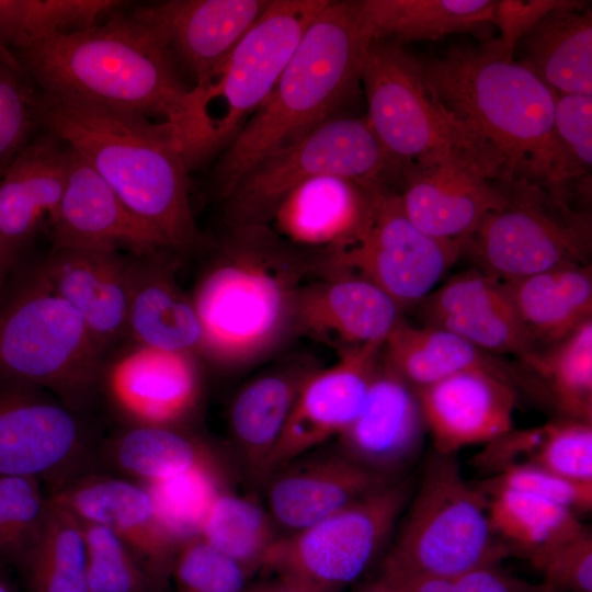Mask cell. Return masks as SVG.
Segmentation results:
<instances>
[{
    "instance_id": "obj_36",
    "label": "cell",
    "mask_w": 592,
    "mask_h": 592,
    "mask_svg": "<svg viewBox=\"0 0 592 592\" xmlns=\"http://www.w3.org/2000/svg\"><path fill=\"white\" fill-rule=\"evenodd\" d=\"M487 497L488 520L494 535L533 566L550 550L581 533L572 511L540 497L500 487H478Z\"/></svg>"
},
{
    "instance_id": "obj_35",
    "label": "cell",
    "mask_w": 592,
    "mask_h": 592,
    "mask_svg": "<svg viewBox=\"0 0 592 592\" xmlns=\"http://www.w3.org/2000/svg\"><path fill=\"white\" fill-rule=\"evenodd\" d=\"M372 39L398 46L436 41L451 34H485L494 0H363Z\"/></svg>"
},
{
    "instance_id": "obj_2",
    "label": "cell",
    "mask_w": 592,
    "mask_h": 592,
    "mask_svg": "<svg viewBox=\"0 0 592 592\" xmlns=\"http://www.w3.org/2000/svg\"><path fill=\"white\" fill-rule=\"evenodd\" d=\"M11 53L41 93L161 117L179 140L187 124L191 89L160 34L133 10Z\"/></svg>"
},
{
    "instance_id": "obj_19",
    "label": "cell",
    "mask_w": 592,
    "mask_h": 592,
    "mask_svg": "<svg viewBox=\"0 0 592 592\" xmlns=\"http://www.w3.org/2000/svg\"><path fill=\"white\" fill-rule=\"evenodd\" d=\"M67 158L66 187L50 223L52 248L124 250L137 257L171 250L69 146Z\"/></svg>"
},
{
    "instance_id": "obj_4",
    "label": "cell",
    "mask_w": 592,
    "mask_h": 592,
    "mask_svg": "<svg viewBox=\"0 0 592 592\" xmlns=\"http://www.w3.org/2000/svg\"><path fill=\"white\" fill-rule=\"evenodd\" d=\"M372 35L360 1H328L306 29L274 88L213 170L223 201L264 157L314 132L352 95Z\"/></svg>"
},
{
    "instance_id": "obj_49",
    "label": "cell",
    "mask_w": 592,
    "mask_h": 592,
    "mask_svg": "<svg viewBox=\"0 0 592 592\" xmlns=\"http://www.w3.org/2000/svg\"><path fill=\"white\" fill-rule=\"evenodd\" d=\"M570 0H494L492 24L501 32V43L510 56H514L517 42L543 18L555 9L567 5Z\"/></svg>"
},
{
    "instance_id": "obj_18",
    "label": "cell",
    "mask_w": 592,
    "mask_h": 592,
    "mask_svg": "<svg viewBox=\"0 0 592 592\" xmlns=\"http://www.w3.org/2000/svg\"><path fill=\"white\" fill-rule=\"evenodd\" d=\"M402 310L371 281L343 270H326L299 289L292 334L337 350L382 348Z\"/></svg>"
},
{
    "instance_id": "obj_42",
    "label": "cell",
    "mask_w": 592,
    "mask_h": 592,
    "mask_svg": "<svg viewBox=\"0 0 592 592\" xmlns=\"http://www.w3.org/2000/svg\"><path fill=\"white\" fill-rule=\"evenodd\" d=\"M41 92L10 49L0 46V171L43 130Z\"/></svg>"
},
{
    "instance_id": "obj_53",
    "label": "cell",
    "mask_w": 592,
    "mask_h": 592,
    "mask_svg": "<svg viewBox=\"0 0 592 592\" xmlns=\"http://www.w3.org/2000/svg\"><path fill=\"white\" fill-rule=\"evenodd\" d=\"M257 592H306V591L297 587H294L292 584H288L286 582H283V584L280 585L278 588L265 589V590L257 591Z\"/></svg>"
},
{
    "instance_id": "obj_3",
    "label": "cell",
    "mask_w": 592,
    "mask_h": 592,
    "mask_svg": "<svg viewBox=\"0 0 592 592\" xmlns=\"http://www.w3.org/2000/svg\"><path fill=\"white\" fill-rule=\"evenodd\" d=\"M43 129L76 150L124 204L179 253L203 243L191 210L189 168L167 122L41 93Z\"/></svg>"
},
{
    "instance_id": "obj_48",
    "label": "cell",
    "mask_w": 592,
    "mask_h": 592,
    "mask_svg": "<svg viewBox=\"0 0 592 592\" xmlns=\"http://www.w3.org/2000/svg\"><path fill=\"white\" fill-rule=\"evenodd\" d=\"M534 567L544 583L557 592H592V535L585 527L573 538L550 550Z\"/></svg>"
},
{
    "instance_id": "obj_7",
    "label": "cell",
    "mask_w": 592,
    "mask_h": 592,
    "mask_svg": "<svg viewBox=\"0 0 592 592\" xmlns=\"http://www.w3.org/2000/svg\"><path fill=\"white\" fill-rule=\"evenodd\" d=\"M360 81L367 121L389 157L402 166H428L458 159L490 180L504 177V160L437 96L415 56L401 46L372 39Z\"/></svg>"
},
{
    "instance_id": "obj_26",
    "label": "cell",
    "mask_w": 592,
    "mask_h": 592,
    "mask_svg": "<svg viewBox=\"0 0 592 592\" xmlns=\"http://www.w3.org/2000/svg\"><path fill=\"white\" fill-rule=\"evenodd\" d=\"M426 430L415 390L379 360L343 453L390 478L419 454Z\"/></svg>"
},
{
    "instance_id": "obj_43",
    "label": "cell",
    "mask_w": 592,
    "mask_h": 592,
    "mask_svg": "<svg viewBox=\"0 0 592 592\" xmlns=\"http://www.w3.org/2000/svg\"><path fill=\"white\" fill-rule=\"evenodd\" d=\"M79 522L87 548L88 592H163L119 537L104 526Z\"/></svg>"
},
{
    "instance_id": "obj_21",
    "label": "cell",
    "mask_w": 592,
    "mask_h": 592,
    "mask_svg": "<svg viewBox=\"0 0 592 592\" xmlns=\"http://www.w3.org/2000/svg\"><path fill=\"white\" fill-rule=\"evenodd\" d=\"M271 0H171L133 9L167 44L180 72L203 86Z\"/></svg>"
},
{
    "instance_id": "obj_6",
    "label": "cell",
    "mask_w": 592,
    "mask_h": 592,
    "mask_svg": "<svg viewBox=\"0 0 592 592\" xmlns=\"http://www.w3.org/2000/svg\"><path fill=\"white\" fill-rule=\"evenodd\" d=\"M107 354L80 314L24 254L0 288V375L43 388L89 412L100 398Z\"/></svg>"
},
{
    "instance_id": "obj_11",
    "label": "cell",
    "mask_w": 592,
    "mask_h": 592,
    "mask_svg": "<svg viewBox=\"0 0 592 592\" xmlns=\"http://www.w3.org/2000/svg\"><path fill=\"white\" fill-rule=\"evenodd\" d=\"M503 205L462 246L475 269L502 282L565 264H589L591 219L524 179L494 180Z\"/></svg>"
},
{
    "instance_id": "obj_10",
    "label": "cell",
    "mask_w": 592,
    "mask_h": 592,
    "mask_svg": "<svg viewBox=\"0 0 592 592\" xmlns=\"http://www.w3.org/2000/svg\"><path fill=\"white\" fill-rule=\"evenodd\" d=\"M400 169L366 116H333L250 168L223 200L225 220L229 228L269 225L286 195L307 180L338 175L365 185H389L399 180Z\"/></svg>"
},
{
    "instance_id": "obj_32",
    "label": "cell",
    "mask_w": 592,
    "mask_h": 592,
    "mask_svg": "<svg viewBox=\"0 0 592 592\" xmlns=\"http://www.w3.org/2000/svg\"><path fill=\"white\" fill-rule=\"evenodd\" d=\"M503 284L538 352L592 319L591 263L565 264Z\"/></svg>"
},
{
    "instance_id": "obj_54",
    "label": "cell",
    "mask_w": 592,
    "mask_h": 592,
    "mask_svg": "<svg viewBox=\"0 0 592 592\" xmlns=\"http://www.w3.org/2000/svg\"><path fill=\"white\" fill-rule=\"evenodd\" d=\"M0 592H16L10 580L0 571Z\"/></svg>"
},
{
    "instance_id": "obj_50",
    "label": "cell",
    "mask_w": 592,
    "mask_h": 592,
    "mask_svg": "<svg viewBox=\"0 0 592 592\" xmlns=\"http://www.w3.org/2000/svg\"><path fill=\"white\" fill-rule=\"evenodd\" d=\"M544 436V425L527 430L509 431L490 441L474 457V465L494 475L516 465L530 464Z\"/></svg>"
},
{
    "instance_id": "obj_17",
    "label": "cell",
    "mask_w": 592,
    "mask_h": 592,
    "mask_svg": "<svg viewBox=\"0 0 592 592\" xmlns=\"http://www.w3.org/2000/svg\"><path fill=\"white\" fill-rule=\"evenodd\" d=\"M380 349L344 351L334 365L310 373L265 464L263 477L346 431L363 407Z\"/></svg>"
},
{
    "instance_id": "obj_31",
    "label": "cell",
    "mask_w": 592,
    "mask_h": 592,
    "mask_svg": "<svg viewBox=\"0 0 592 592\" xmlns=\"http://www.w3.org/2000/svg\"><path fill=\"white\" fill-rule=\"evenodd\" d=\"M521 64L557 95H592V11L570 0L543 18L515 45Z\"/></svg>"
},
{
    "instance_id": "obj_56",
    "label": "cell",
    "mask_w": 592,
    "mask_h": 592,
    "mask_svg": "<svg viewBox=\"0 0 592 592\" xmlns=\"http://www.w3.org/2000/svg\"><path fill=\"white\" fill-rule=\"evenodd\" d=\"M364 592H395L392 589H390L387 584H385L383 581H378L376 584L369 587Z\"/></svg>"
},
{
    "instance_id": "obj_27",
    "label": "cell",
    "mask_w": 592,
    "mask_h": 592,
    "mask_svg": "<svg viewBox=\"0 0 592 592\" xmlns=\"http://www.w3.org/2000/svg\"><path fill=\"white\" fill-rule=\"evenodd\" d=\"M67 146L48 130L37 134L0 180V263L13 265L43 218L54 220L67 182Z\"/></svg>"
},
{
    "instance_id": "obj_24",
    "label": "cell",
    "mask_w": 592,
    "mask_h": 592,
    "mask_svg": "<svg viewBox=\"0 0 592 592\" xmlns=\"http://www.w3.org/2000/svg\"><path fill=\"white\" fill-rule=\"evenodd\" d=\"M39 265L53 291L80 314L106 354L128 338V253L50 248Z\"/></svg>"
},
{
    "instance_id": "obj_34",
    "label": "cell",
    "mask_w": 592,
    "mask_h": 592,
    "mask_svg": "<svg viewBox=\"0 0 592 592\" xmlns=\"http://www.w3.org/2000/svg\"><path fill=\"white\" fill-rule=\"evenodd\" d=\"M99 470L139 483L163 480L195 468L219 466L213 449L179 428L121 424L103 436Z\"/></svg>"
},
{
    "instance_id": "obj_15",
    "label": "cell",
    "mask_w": 592,
    "mask_h": 592,
    "mask_svg": "<svg viewBox=\"0 0 592 592\" xmlns=\"http://www.w3.org/2000/svg\"><path fill=\"white\" fill-rule=\"evenodd\" d=\"M127 348L106 357L100 398L121 424L179 428L201 397L196 354L136 342Z\"/></svg>"
},
{
    "instance_id": "obj_14",
    "label": "cell",
    "mask_w": 592,
    "mask_h": 592,
    "mask_svg": "<svg viewBox=\"0 0 592 592\" xmlns=\"http://www.w3.org/2000/svg\"><path fill=\"white\" fill-rule=\"evenodd\" d=\"M462 257V244L420 230L403 212L398 191L377 193L371 224L357 243L329 255L327 270L357 274L405 312L415 308Z\"/></svg>"
},
{
    "instance_id": "obj_9",
    "label": "cell",
    "mask_w": 592,
    "mask_h": 592,
    "mask_svg": "<svg viewBox=\"0 0 592 592\" xmlns=\"http://www.w3.org/2000/svg\"><path fill=\"white\" fill-rule=\"evenodd\" d=\"M510 555L492 532L486 494L464 479L456 455L431 453L383 572L455 578Z\"/></svg>"
},
{
    "instance_id": "obj_25",
    "label": "cell",
    "mask_w": 592,
    "mask_h": 592,
    "mask_svg": "<svg viewBox=\"0 0 592 592\" xmlns=\"http://www.w3.org/2000/svg\"><path fill=\"white\" fill-rule=\"evenodd\" d=\"M415 392L435 452L456 454L512 430L517 388L493 373L462 372Z\"/></svg>"
},
{
    "instance_id": "obj_28",
    "label": "cell",
    "mask_w": 592,
    "mask_h": 592,
    "mask_svg": "<svg viewBox=\"0 0 592 592\" xmlns=\"http://www.w3.org/2000/svg\"><path fill=\"white\" fill-rule=\"evenodd\" d=\"M179 264L180 254L171 250L129 254L128 338L197 355L202 328L192 297L177 282Z\"/></svg>"
},
{
    "instance_id": "obj_5",
    "label": "cell",
    "mask_w": 592,
    "mask_h": 592,
    "mask_svg": "<svg viewBox=\"0 0 592 592\" xmlns=\"http://www.w3.org/2000/svg\"><path fill=\"white\" fill-rule=\"evenodd\" d=\"M415 59L447 109L501 155L503 178L540 186L554 150L557 94L500 39Z\"/></svg>"
},
{
    "instance_id": "obj_45",
    "label": "cell",
    "mask_w": 592,
    "mask_h": 592,
    "mask_svg": "<svg viewBox=\"0 0 592 592\" xmlns=\"http://www.w3.org/2000/svg\"><path fill=\"white\" fill-rule=\"evenodd\" d=\"M249 572L196 535L179 546L170 578L173 592H243Z\"/></svg>"
},
{
    "instance_id": "obj_39",
    "label": "cell",
    "mask_w": 592,
    "mask_h": 592,
    "mask_svg": "<svg viewBox=\"0 0 592 592\" xmlns=\"http://www.w3.org/2000/svg\"><path fill=\"white\" fill-rule=\"evenodd\" d=\"M592 167V95H557L554 150L542 187L569 203L572 190H590Z\"/></svg>"
},
{
    "instance_id": "obj_47",
    "label": "cell",
    "mask_w": 592,
    "mask_h": 592,
    "mask_svg": "<svg viewBox=\"0 0 592 592\" xmlns=\"http://www.w3.org/2000/svg\"><path fill=\"white\" fill-rule=\"evenodd\" d=\"M481 485L527 492L561 505L577 515L592 509V483L573 481L531 464L510 467Z\"/></svg>"
},
{
    "instance_id": "obj_13",
    "label": "cell",
    "mask_w": 592,
    "mask_h": 592,
    "mask_svg": "<svg viewBox=\"0 0 592 592\" xmlns=\"http://www.w3.org/2000/svg\"><path fill=\"white\" fill-rule=\"evenodd\" d=\"M102 439L88 412L43 388L0 375V475L58 487L99 470Z\"/></svg>"
},
{
    "instance_id": "obj_12",
    "label": "cell",
    "mask_w": 592,
    "mask_h": 592,
    "mask_svg": "<svg viewBox=\"0 0 592 592\" xmlns=\"http://www.w3.org/2000/svg\"><path fill=\"white\" fill-rule=\"evenodd\" d=\"M410 494V480L394 479L326 519L277 538L263 567L306 592H339L366 570Z\"/></svg>"
},
{
    "instance_id": "obj_20",
    "label": "cell",
    "mask_w": 592,
    "mask_h": 592,
    "mask_svg": "<svg viewBox=\"0 0 592 592\" xmlns=\"http://www.w3.org/2000/svg\"><path fill=\"white\" fill-rule=\"evenodd\" d=\"M423 326L452 332L493 355L527 367L538 354L502 281L473 267L435 288L417 307Z\"/></svg>"
},
{
    "instance_id": "obj_37",
    "label": "cell",
    "mask_w": 592,
    "mask_h": 592,
    "mask_svg": "<svg viewBox=\"0 0 592 592\" xmlns=\"http://www.w3.org/2000/svg\"><path fill=\"white\" fill-rule=\"evenodd\" d=\"M18 568L27 592H88L80 522L49 501L39 533Z\"/></svg>"
},
{
    "instance_id": "obj_58",
    "label": "cell",
    "mask_w": 592,
    "mask_h": 592,
    "mask_svg": "<svg viewBox=\"0 0 592 592\" xmlns=\"http://www.w3.org/2000/svg\"><path fill=\"white\" fill-rule=\"evenodd\" d=\"M2 175H3V173L0 171V180H1Z\"/></svg>"
},
{
    "instance_id": "obj_55",
    "label": "cell",
    "mask_w": 592,
    "mask_h": 592,
    "mask_svg": "<svg viewBox=\"0 0 592 592\" xmlns=\"http://www.w3.org/2000/svg\"><path fill=\"white\" fill-rule=\"evenodd\" d=\"M522 592H557L553 588L548 587L547 584L543 583L539 585H533L530 584L525 590Z\"/></svg>"
},
{
    "instance_id": "obj_57",
    "label": "cell",
    "mask_w": 592,
    "mask_h": 592,
    "mask_svg": "<svg viewBox=\"0 0 592 592\" xmlns=\"http://www.w3.org/2000/svg\"><path fill=\"white\" fill-rule=\"evenodd\" d=\"M12 269V267H11ZM11 269L0 266V288Z\"/></svg>"
},
{
    "instance_id": "obj_52",
    "label": "cell",
    "mask_w": 592,
    "mask_h": 592,
    "mask_svg": "<svg viewBox=\"0 0 592 592\" xmlns=\"http://www.w3.org/2000/svg\"><path fill=\"white\" fill-rule=\"evenodd\" d=\"M380 581L395 592H452L454 578L418 572H383Z\"/></svg>"
},
{
    "instance_id": "obj_51",
    "label": "cell",
    "mask_w": 592,
    "mask_h": 592,
    "mask_svg": "<svg viewBox=\"0 0 592 592\" xmlns=\"http://www.w3.org/2000/svg\"><path fill=\"white\" fill-rule=\"evenodd\" d=\"M528 585L501 570L498 565H489L455 577L452 592H522Z\"/></svg>"
},
{
    "instance_id": "obj_38",
    "label": "cell",
    "mask_w": 592,
    "mask_h": 592,
    "mask_svg": "<svg viewBox=\"0 0 592 592\" xmlns=\"http://www.w3.org/2000/svg\"><path fill=\"white\" fill-rule=\"evenodd\" d=\"M527 369L563 418L592 423V319L538 352Z\"/></svg>"
},
{
    "instance_id": "obj_16",
    "label": "cell",
    "mask_w": 592,
    "mask_h": 592,
    "mask_svg": "<svg viewBox=\"0 0 592 592\" xmlns=\"http://www.w3.org/2000/svg\"><path fill=\"white\" fill-rule=\"evenodd\" d=\"M47 498L79 521L114 533L166 588L181 544L161 522L143 483L95 470L48 489Z\"/></svg>"
},
{
    "instance_id": "obj_41",
    "label": "cell",
    "mask_w": 592,
    "mask_h": 592,
    "mask_svg": "<svg viewBox=\"0 0 592 592\" xmlns=\"http://www.w3.org/2000/svg\"><path fill=\"white\" fill-rule=\"evenodd\" d=\"M143 485L161 522L180 544L200 535L213 502L224 490L219 466L195 468Z\"/></svg>"
},
{
    "instance_id": "obj_23",
    "label": "cell",
    "mask_w": 592,
    "mask_h": 592,
    "mask_svg": "<svg viewBox=\"0 0 592 592\" xmlns=\"http://www.w3.org/2000/svg\"><path fill=\"white\" fill-rule=\"evenodd\" d=\"M383 186L338 175H319L291 191L269 226L292 244L330 255L360 241Z\"/></svg>"
},
{
    "instance_id": "obj_46",
    "label": "cell",
    "mask_w": 592,
    "mask_h": 592,
    "mask_svg": "<svg viewBox=\"0 0 592 592\" xmlns=\"http://www.w3.org/2000/svg\"><path fill=\"white\" fill-rule=\"evenodd\" d=\"M530 464L573 481L592 483V423L566 418L546 423Z\"/></svg>"
},
{
    "instance_id": "obj_8",
    "label": "cell",
    "mask_w": 592,
    "mask_h": 592,
    "mask_svg": "<svg viewBox=\"0 0 592 592\" xmlns=\"http://www.w3.org/2000/svg\"><path fill=\"white\" fill-rule=\"evenodd\" d=\"M329 0H271L259 20L200 88L180 136L189 170L234 141L277 82L311 21Z\"/></svg>"
},
{
    "instance_id": "obj_40",
    "label": "cell",
    "mask_w": 592,
    "mask_h": 592,
    "mask_svg": "<svg viewBox=\"0 0 592 592\" xmlns=\"http://www.w3.org/2000/svg\"><path fill=\"white\" fill-rule=\"evenodd\" d=\"M200 536L249 571L263 567L277 539L270 515L259 504L225 490L213 502Z\"/></svg>"
},
{
    "instance_id": "obj_29",
    "label": "cell",
    "mask_w": 592,
    "mask_h": 592,
    "mask_svg": "<svg viewBox=\"0 0 592 592\" xmlns=\"http://www.w3.org/2000/svg\"><path fill=\"white\" fill-rule=\"evenodd\" d=\"M275 474L267 493L271 516L294 532L394 480L344 453L284 467Z\"/></svg>"
},
{
    "instance_id": "obj_1",
    "label": "cell",
    "mask_w": 592,
    "mask_h": 592,
    "mask_svg": "<svg viewBox=\"0 0 592 592\" xmlns=\"http://www.w3.org/2000/svg\"><path fill=\"white\" fill-rule=\"evenodd\" d=\"M328 253L292 244L269 225L229 228L193 295L200 354L224 368L249 365L292 334L297 294L327 267Z\"/></svg>"
},
{
    "instance_id": "obj_30",
    "label": "cell",
    "mask_w": 592,
    "mask_h": 592,
    "mask_svg": "<svg viewBox=\"0 0 592 592\" xmlns=\"http://www.w3.org/2000/svg\"><path fill=\"white\" fill-rule=\"evenodd\" d=\"M383 363L414 390L431 386L452 375L482 369L517 386L533 389L523 372L467 340L434 327H414L403 319L380 349Z\"/></svg>"
},
{
    "instance_id": "obj_22",
    "label": "cell",
    "mask_w": 592,
    "mask_h": 592,
    "mask_svg": "<svg viewBox=\"0 0 592 592\" xmlns=\"http://www.w3.org/2000/svg\"><path fill=\"white\" fill-rule=\"evenodd\" d=\"M398 192L408 218L426 235L463 243L504 196L494 180L458 159L402 166Z\"/></svg>"
},
{
    "instance_id": "obj_44",
    "label": "cell",
    "mask_w": 592,
    "mask_h": 592,
    "mask_svg": "<svg viewBox=\"0 0 592 592\" xmlns=\"http://www.w3.org/2000/svg\"><path fill=\"white\" fill-rule=\"evenodd\" d=\"M34 478L0 475V563L16 567L35 542L49 501Z\"/></svg>"
},
{
    "instance_id": "obj_33",
    "label": "cell",
    "mask_w": 592,
    "mask_h": 592,
    "mask_svg": "<svg viewBox=\"0 0 592 592\" xmlns=\"http://www.w3.org/2000/svg\"><path fill=\"white\" fill-rule=\"evenodd\" d=\"M294 357L248 383L229 410L232 440L250 470L263 477L296 397L316 365Z\"/></svg>"
}]
</instances>
